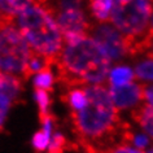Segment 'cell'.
Here are the masks:
<instances>
[{
    "label": "cell",
    "mask_w": 153,
    "mask_h": 153,
    "mask_svg": "<svg viewBox=\"0 0 153 153\" xmlns=\"http://www.w3.org/2000/svg\"><path fill=\"white\" fill-rule=\"evenodd\" d=\"M152 8L151 0H114L110 18L125 35L141 36L147 30Z\"/></svg>",
    "instance_id": "277c9868"
},
{
    "label": "cell",
    "mask_w": 153,
    "mask_h": 153,
    "mask_svg": "<svg viewBox=\"0 0 153 153\" xmlns=\"http://www.w3.org/2000/svg\"><path fill=\"white\" fill-rule=\"evenodd\" d=\"M104 153H145V152L141 151V149H137L134 147V145H130V144H118L116 147L108 149V151Z\"/></svg>",
    "instance_id": "d6986e66"
},
{
    "label": "cell",
    "mask_w": 153,
    "mask_h": 153,
    "mask_svg": "<svg viewBox=\"0 0 153 153\" xmlns=\"http://www.w3.org/2000/svg\"><path fill=\"white\" fill-rule=\"evenodd\" d=\"M148 34L153 38V14H152V20H151V31H149Z\"/></svg>",
    "instance_id": "44dd1931"
},
{
    "label": "cell",
    "mask_w": 153,
    "mask_h": 153,
    "mask_svg": "<svg viewBox=\"0 0 153 153\" xmlns=\"http://www.w3.org/2000/svg\"><path fill=\"white\" fill-rule=\"evenodd\" d=\"M61 7L62 9L57 16V25L64 35V42L68 44L86 38L90 26L79 8V0H62Z\"/></svg>",
    "instance_id": "5b68a950"
},
{
    "label": "cell",
    "mask_w": 153,
    "mask_h": 153,
    "mask_svg": "<svg viewBox=\"0 0 153 153\" xmlns=\"http://www.w3.org/2000/svg\"><path fill=\"white\" fill-rule=\"evenodd\" d=\"M94 39L106 52L110 60L121 59L122 56L128 53L126 35H122L120 31H117L112 26H99L94 33Z\"/></svg>",
    "instance_id": "8992f818"
},
{
    "label": "cell",
    "mask_w": 153,
    "mask_h": 153,
    "mask_svg": "<svg viewBox=\"0 0 153 153\" xmlns=\"http://www.w3.org/2000/svg\"><path fill=\"white\" fill-rule=\"evenodd\" d=\"M145 153H153V149H151V151H148V152H145Z\"/></svg>",
    "instance_id": "7402d4cb"
},
{
    "label": "cell",
    "mask_w": 153,
    "mask_h": 153,
    "mask_svg": "<svg viewBox=\"0 0 153 153\" xmlns=\"http://www.w3.org/2000/svg\"><path fill=\"white\" fill-rule=\"evenodd\" d=\"M64 99L69 104V106H70L71 112H79V110H82L87 105V101H88L86 90H82V88L70 90L64 96Z\"/></svg>",
    "instance_id": "8fae6325"
},
{
    "label": "cell",
    "mask_w": 153,
    "mask_h": 153,
    "mask_svg": "<svg viewBox=\"0 0 153 153\" xmlns=\"http://www.w3.org/2000/svg\"><path fill=\"white\" fill-rule=\"evenodd\" d=\"M114 0H92L91 1V8L95 14V17L99 21H108L110 17V10L113 8Z\"/></svg>",
    "instance_id": "7c38bea8"
},
{
    "label": "cell",
    "mask_w": 153,
    "mask_h": 153,
    "mask_svg": "<svg viewBox=\"0 0 153 153\" xmlns=\"http://www.w3.org/2000/svg\"><path fill=\"white\" fill-rule=\"evenodd\" d=\"M52 83H53V76L51 69H49V66H44L35 76V81H34L35 88L48 91L52 88Z\"/></svg>",
    "instance_id": "5bb4252c"
},
{
    "label": "cell",
    "mask_w": 153,
    "mask_h": 153,
    "mask_svg": "<svg viewBox=\"0 0 153 153\" xmlns=\"http://www.w3.org/2000/svg\"><path fill=\"white\" fill-rule=\"evenodd\" d=\"M65 144H66L65 137L62 135H60V134H56V135L51 139L48 153H62L64 148H65Z\"/></svg>",
    "instance_id": "ac0fdd59"
},
{
    "label": "cell",
    "mask_w": 153,
    "mask_h": 153,
    "mask_svg": "<svg viewBox=\"0 0 153 153\" xmlns=\"http://www.w3.org/2000/svg\"><path fill=\"white\" fill-rule=\"evenodd\" d=\"M14 20L16 17L0 13V73L25 78L33 49L21 30L14 26Z\"/></svg>",
    "instance_id": "3957f363"
},
{
    "label": "cell",
    "mask_w": 153,
    "mask_h": 153,
    "mask_svg": "<svg viewBox=\"0 0 153 153\" xmlns=\"http://www.w3.org/2000/svg\"><path fill=\"white\" fill-rule=\"evenodd\" d=\"M144 86L135 85V83H126L122 86L110 85L109 94L117 109H128L136 106L139 102L144 101Z\"/></svg>",
    "instance_id": "52a82bcc"
},
{
    "label": "cell",
    "mask_w": 153,
    "mask_h": 153,
    "mask_svg": "<svg viewBox=\"0 0 153 153\" xmlns=\"http://www.w3.org/2000/svg\"><path fill=\"white\" fill-rule=\"evenodd\" d=\"M31 3L33 0H0V13L10 17H17Z\"/></svg>",
    "instance_id": "30bf717a"
},
{
    "label": "cell",
    "mask_w": 153,
    "mask_h": 153,
    "mask_svg": "<svg viewBox=\"0 0 153 153\" xmlns=\"http://www.w3.org/2000/svg\"><path fill=\"white\" fill-rule=\"evenodd\" d=\"M18 29L33 52L39 55L47 66L57 62L62 51L64 35L45 0H33L18 14Z\"/></svg>",
    "instance_id": "7a4b0ae2"
},
{
    "label": "cell",
    "mask_w": 153,
    "mask_h": 153,
    "mask_svg": "<svg viewBox=\"0 0 153 153\" xmlns=\"http://www.w3.org/2000/svg\"><path fill=\"white\" fill-rule=\"evenodd\" d=\"M110 68V57L95 39L83 38L62 48L57 60L59 79L69 87L100 85Z\"/></svg>",
    "instance_id": "6da1fadb"
},
{
    "label": "cell",
    "mask_w": 153,
    "mask_h": 153,
    "mask_svg": "<svg viewBox=\"0 0 153 153\" xmlns=\"http://www.w3.org/2000/svg\"><path fill=\"white\" fill-rule=\"evenodd\" d=\"M132 120L144 130L145 135L153 140V106L147 102L137 105L131 113Z\"/></svg>",
    "instance_id": "ba28073f"
},
{
    "label": "cell",
    "mask_w": 153,
    "mask_h": 153,
    "mask_svg": "<svg viewBox=\"0 0 153 153\" xmlns=\"http://www.w3.org/2000/svg\"><path fill=\"white\" fill-rule=\"evenodd\" d=\"M35 97H36V101L39 104V109H40V117H44L47 116V108L49 105V99H48V94L47 91L44 90H38L35 91Z\"/></svg>",
    "instance_id": "e0dca14e"
},
{
    "label": "cell",
    "mask_w": 153,
    "mask_h": 153,
    "mask_svg": "<svg viewBox=\"0 0 153 153\" xmlns=\"http://www.w3.org/2000/svg\"><path fill=\"white\" fill-rule=\"evenodd\" d=\"M135 74L139 79L144 81H153V60H148L139 64L136 66Z\"/></svg>",
    "instance_id": "9a60e30c"
},
{
    "label": "cell",
    "mask_w": 153,
    "mask_h": 153,
    "mask_svg": "<svg viewBox=\"0 0 153 153\" xmlns=\"http://www.w3.org/2000/svg\"><path fill=\"white\" fill-rule=\"evenodd\" d=\"M49 143H51V135L43 131V130L36 132L33 137V144L36 151H44V149H47Z\"/></svg>",
    "instance_id": "2e32d148"
},
{
    "label": "cell",
    "mask_w": 153,
    "mask_h": 153,
    "mask_svg": "<svg viewBox=\"0 0 153 153\" xmlns=\"http://www.w3.org/2000/svg\"><path fill=\"white\" fill-rule=\"evenodd\" d=\"M144 101L153 106V86L144 88Z\"/></svg>",
    "instance_id": "ffe728a7"
},
{
    "label": "cell",
    "mask_w": 153,
    "mask_h": 153,
    "mask_svg": "<svg viewBox=\"0 0 153 153\" xmlns=\"http://www.w3.org/2000/svg\"><path fill=\"white\" fill-rule=\"evenodd\" d=\"M21 91V81L17 75L0 73V94H4L10 100H14Z\"/></svg>",
    "instance_id": "9c48e42d"
},
{
    "label": "cell",
    "mask_w": 153,
    "mask_h": 153,
    "mask_svg": "<svg viewBox=\"0 0 153 153\" xmlns=\"http://www.w3.org/2000/svg\"><path fill=\"white\" fill-rule=\"evenodd\" d=\"M134 78V73L131 69L126 66H120L110 71L109 74V81L112 86H122L126 83H130Z\"/></svg>",
    "instance_id": "4fadbf2b"
}]
</instances>
